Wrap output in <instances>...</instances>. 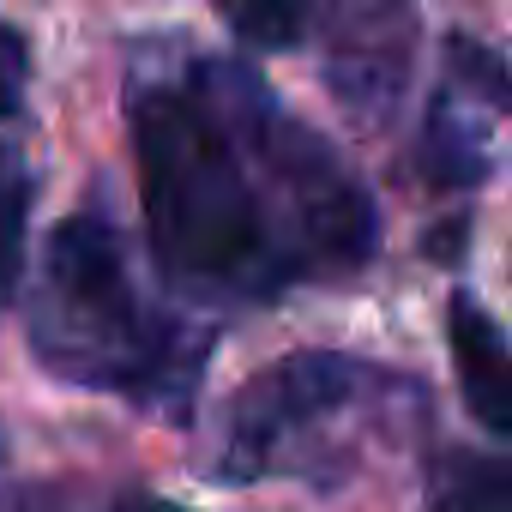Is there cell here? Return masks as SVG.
<instances>
[{"instance_id": "cell-5", "label": "cell", "mask_w": 512, "mask_h": 512, "mask_svg": "<svg viewBox=\"0 0 512 512\" xmlns=\"http://www.w3.org/2000/svg\"><path fill=\"white\" fill-rule=\"evenodd\" d=\"M320 37H326V85L338 91V103L362 121H386L410 79L416 19L398 7H344L320 13Z\"/></svg>"}, {"instance_id": "cell-10", "label": "cell", "mask_w": 512, "mask_h": 512, "mask_svg": "<svg viewBox=\"0 0 512 512\" xmlns=\"http://www.w3.org/2000/svg\"><path fill=\"white\" fill-rule=\"evenodd\" d=\"M229 31L247 49H296L308 31H320V13H302V7H235Z\"/></svg>"}, {"instance_id": "cell-7", "label": "cell", "mask_w": 512, "mask_h": 512, "mask_svg": "<svg viewBox=\"0 0 512 512\" xmlns=\"http://www.w3.org/2000/svg\"><path fill=\"white\" fill-rule=\"evenodd\" d=\"M0 512H187L151 488H91V482H67V476H19L0 458Z\"/></svg>"}, {"instance_id": "cell-2", "label": "cell", "mask_w": 512, "mask_h": 512, "mask_svg": "<svg viewBox=\"0 0 512 512\" xmlns=\"http://www.w3.org/2000/svg\"><path fill=\"white\" fill-rule=\"evenodd\" d=\"M25 332L61 386L109 392L151 416H187L211 350L205 326L175 308V290H151L109 211H73L49 229L31 266Z\"/></svg>"}, {"instance_id": "cell-1", "label": "cell", "mask_w": 512, "mask_h": 512, "mask_svg": "<svg viewBox=\"0 0 512 512\" xmlns=\"http://www.w3.org/2000/svg\"><path fill=\"white\" fill-rule=\"evenodd\" d=\"M145 247L193 302H266L368 266L380 217L344 157L223 55H139L127 85Z\"/></svg>"}, {"instance_id": "cell-9", "label": "cell", "mask_w": 512, "mask_h": 512, "mask_svg": "<svg viewBox=\"0 0 512 512\" xmlns=\"http://www.w3.org/2000/svg\"><path fill=\"white\" fill-rule=\"evenodd\" d=\"M25 235H31V169L13 145H0V314L25 284Z\"/></svg>"}, {"instance_id": "cell-4", "label": "cell", "mask_w": 512, "mask_h": 512, "mask_svg": "<svg viewBox=\"0 0 512 512\" xmlns=\"http://www.w3.org/2000/svg\"><path fill=\"white\" fill-rule=\"evenodd\" d=\"M512 115V73L476 37L446 43V79L428 103L422 169L440 187H470L494 169V139Z\"/></svg>"}, {"instance_id": "cell-3", "label": "cell", "mask_w": 512, "mask_h": 512, "mask_svg": "<svg viewBox=\"0 0 512 512\" xmlns=\"http://www.w3.org/2000/svg\"><path fill=\"white\" fill-rule=\"evenodd\" d=\"M422 422V386L338 350H302L260 368L223 416L217 476L338 488Z\"/></svg>"}, {"instance_id": "cell-6", "label": "cell", "mask_w": 512, "mask_h": 512, "mask_svg": "<svg viewBox=\"0 0 512 512\" xmlns=\"http://www.w3.org/2000/svg\"><path fill=\"white\" fill-rule=\"evenodd\" d=\"M446 338H452V368H458V392L470 416L512 446V338L470 296H452Z\"/></svg>"}, {"instance_id": "cell-8", "label": "cell", "mask_w": 512, "mask_h": 512, "mask_svg": "<svg viewBox=\"0 0 512 512\" xmlns=\"http://www.w3.org/2000/svg\"><path fill=\"white\" fill-rule=\"evenodd\" d=\"M434 506L440 512H512V470L482 452H446L434 464Z\"/></svg>"}, {"instance_id": "cell-11", "label": "cell", "mask_w": 512, "mask_h": 512, "mask_svg": "<svg viewBox=\"0 0 512 512\" xmlns=\"http://www.w3.org/2000/svg\"><path fill=\"white\" fill-rule=\"evenodd\" d=\"M25 85H31V49H25V37L7 19H0V121L19 115Z\"/></svg>"}]
</instances>
